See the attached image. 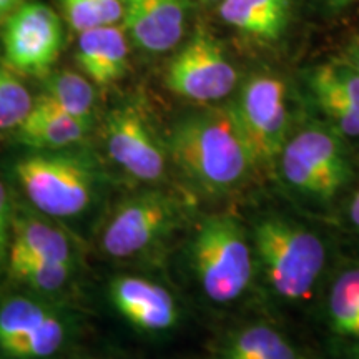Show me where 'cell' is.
Segmentation results:
<instances>
[{"label": "cell", "instance_id": "1", "mask_svg": "<svg viewBox=\"0 0 359 359\" xmlns=\"http://www.w3.org/2000/svg\"><path fill=\"white\" fill-rule=\"evenodd\" d=\"M168 151L193 183L215 193L236 187L255 165L231 103L180 120L170 133Z\"/></svg>", "mask_w": 359, "mask_h": 359}, {"label": "cell", "instance_id": "2", "mask_svg": "<svg viewBox=\"0 0 359 359\" xmlns=\"http://www.w3.org/2000/svg\"><path fill=\"white\" fill-rule=\"evenodd\" d=\"M13 175L30 205L48 218H77L97 196L100 175L87 156L70 151H39L13 165Z\"/></svg>", "mask_w": 359, "mask_h": 359}, {"label": "cell", "instance_id": "3", "mask_svg": "<svg viewBox=\"0 0 359 359\" xmlns=\"http://www.w3.org/2000/svg\"><path fill=\"white\" fill-rule=\"evenodd\" d=\"M255 246L269 285L283 299L309 298L326 263L320 238L302 224L269 217L255 228Z\"/></svg>", "mask_w": 359, "mask_h": 359}, {"label": "cell", "instance_id": "4", "mask_svg": "<svg viewBox=\"0 0 359 359\" xmlns=\"http://www.w3.org/2000/svg\"><path fill=\"white\" fill-rule=\"evenodd\" d=\"M191 258L201 288L213 302L230 303L248 288L251 250L240 223L230 215H213L200 224Z\"/></svg>", "mask_w": 359, "mask_h": 359}, {"label": "cell", "instance_id": "5", "mask_svg": "<svg viewBox=\"0 0 359 359\" xmlns=\"http://www.w3.org/2000/svg\"><path fill=\"white\" fill-rule=\"evenodd\" d=\"M280 167L291 188L316 200H331L351 177L346 148L331 127L306 128L286 142Z\"/></svg>", "mask_w": 359, "mask_h": 359}, {"label": "cell", "instance_id": "6", "mask_svg": "<svg viewBox=\"0 0 359 359\" xmlns=\"http://www.w3.org/2000/svg\"><path fill=\"white\" fill-rule=\"evenodd\" d=\"M231 105L255 163H271L276 160L288 142L290 130L285 82L271 74L253 75L246 80Z\"/></svg>", "mask_w": 359, "mask_h": 359}, {"label": "cell", "instance_id": "7", "mask_svg": "<svg viewBox=\"0 0 359 359\" xmlns=\"http://www.w3.org/2000/svg\"><path fill=\"white\" fill-rule=\"evenodd\" d=\"M236 82V69L223 45L203 25L172 58L167 70V85L175 95L198 103L222 100L230 95Z\"/></svg>", "mask_w": 359, "mask_h": 359}, {"label": "cell", "instance_id": "8", "mask_svg": "<svg viewBox=\"0 0 359 359\" xmlns=\"http://www.w3.org/2000/svg\"><path fill=\"white\" fill-rule=\"evenodd\" d=\"M69 320L40 298L13 296L0 304V351L12 359H45L60 351Z\"/></svg>", "mask_w": 359, "mask_h": 359}, {"label": "cell", "instance_id": "9", "mask_svg": "<svg viewBox=\"0 0 359 359\" xmlns=\"http://www.w3.org/2000/svg\"><path fill=\"white\" fill-rule=\"evenodd\" d=\"M177 205L168 195L147 191L125 200L114 210L100 238L103 253L115 259L142 255L172 230Z\"/></svg>", "mask_w": 359, "mask_h": 359}, {"label": "cell", "instance_id": "10", "mask_svg": "<svg viewBox=\"0 0 359 359\" xmlns=\"http://www.w3.org/2000/svg\"><path fill=\"white\" fill-rule=\"evenodd\" d=\"M2 39L11 69L29 75H45L62 52L64 27L50 7L30 2L12 12Z\"/></svg>", "mask_w": 359, "mask_h": 359}, {"label": "cell", "instance_id": "11", "mask_svg": "<svg viewBox=\"0 0 359 359\" xmlns=\"http://www.w3.org/2000/svg\"><path fill=\"white\" fill-rule=\"evenodd\" d=\"M103 138L110 158L130 177L156 182L165 175V151L145 115L137 107L123 105L105 118Z\"/></svg>", "mask_w": 359, "mask_h": 359}, {"label": "cell", "instance_id": "12", "mask_svg": "<svg viewBox=\"0 0 359 359\" xmlns=\"http://www.w3.org/2000/svg\"><path fill=\"white\" fill-rule=\"evenodd\" d=\"M309 90L331 128L341 137L359 138V70L348 60H333L313 69Z\"/></svg>", "mask_w": 359, "mask_h": 359}, {"label": "cell", "instance_id": "13", "mask_svg": "<svg viewBox=\"0 0 359 359\" xmlns=\"http://www.w3.org/2000/svg\"><path fill=\"white\" fill-rule=\"evenodd\" d=\"M188 8V0H123V30L143 52H168L183 39Z\"/></svg>", "mask_w": 359, "mask_h": 359}, {"label": "cell", "instance_id": "14", "mask_svg": "<svg viewBox=\"0 0 359 359\" xmlns=\"http://www.w3.org/2000/svg\"><path fill=\"white\" fill-rule=\"evenodd\" d=\"M110 299L122 316L143 331H165L175 326L178 309L172 294L154 281L118 276L110 283Z\"/></svg>", "mask_w": 359, "mask_h": 359}, {"label": "cell", "instance_id": "15", "mask_svg": "<svg viewBox=\"0 0 359 359\" xmlns=\"http://www.w3.org/2000/svg\"><path fill=\"white\" fill-rule=\"evenodd\" d=\"M88 130L90 123L69 115L40 93L34 98L29 115L15 128V140L37 151L64 150L83 140Z\"/></svg>", "mask_w": 359, "mask_h": 359}, {"label": "cell", "instance_id": "16", "mask_svg": "<svg viewBox=\"0 0 359 359\" xmlns=\"http://www.w3.org/2000/svg\"><path fill=\"white\" fill-rule=\"evenodd\" d=\"M75 58L93 83L107 87L128 69V39L123 27L100 25L79 34Z\"/></svg>", "mask_w": 359, "mask_h": 359}, {"label": "cell", "instance_id": "17", "mask_svg": "<svg viewBox=\"0 0 359 359\" xmlns=\"http://www.w3.org/2000/svg\"><path fill=\"white\" fill-rule=\"evenodd\" d=\"M8 251L50 259V262L75 264L74 246L67 233L62 231L50 219L25 210L12 212Z\"/></svg>", "mask_w": 359, "mask_h": 359}, {"label": "cell", "instance_id": "18", "mask_svg": "<svg viewBox=\"0 0 359 359\" xmlns=\"http://www.w3.org/2000/svg\"><path fill=\"white\" fill-rule=\"evenodd\" d=\"M219 15L248 37L278 40L288 27L291 0H222Z\"/></svg>", "mask_w": 359, "mask_h": 359}, {"label": "cell", "instance_id": "19", "mask_svg": "<svg viewBox=\"0 0 359 359\" xmlns=\"http://www.w3.org/2000/svg\"><path fill=\"white\" fill-rule=\"evenodd\" d=\"M42 93L69 115L92 125L95 88L87 77L70 70L53 72L45 77Z\"/></svg>", "mask_w": 359, "mask_h": 359}, {"label": "cell", "instance_id": "20", "mask_svg": "<svg viewBox=\"0 0 359 359\" xmlns=\"http://www.w3.org/2000/svg\"><path fill=\"white\" fill-rule=\"evenodd\" d=\"M7 263L12 278L39 293H55L62 290L72 280L75 271V264L72 263L50 262L12 251H8Z\"/></svg>", "mask_w": 359, "mask_h": 359}, {"label": "cell", "instance_id": "21", "mask_svg": "<svg viewBox=\"0 0 359 359\" xmlns=\"http://www.w3.org/2000/svg\"><path fill=\"white\" fill-rule=\"evenodd\" d=\"M327 313L334 333L359 339V268L348 269L334 281Z\"/></svg>", "mask_w": 359, "mask_h": 359}, {"label": "cell", "instance_id": "22", "mask_svg": "<svg viewBox=\"0 0 359 359\" xmlns=\"http://www.w3.org/2000/svg\"><path fill=\"white\" fill-rule=\"evenodd\" d=\"M223 359H296V354L278 331L253 326L231 341Z\"/></svg>", "mask_w": 359, "mask_h": 359}, {"label": "cell", "instance_id": "23", "mask_svg": "<svg viewBox=\"0 0 359 359\" xmlns=\"http://www.w3.org/2000/svg\"><path fill=\"white\" fill-rule=\"evenodd\" d=\"M70 27L77 32L100 25H115L123 17V0H60Z\"/></svg>", "mask_w": 359, "mask_h": 359}, {"label": "cell", "instance_id": "24", "mask_svg": "<svg viewBox=\"0 0 359 359\" xmlns=\"http://www.w3.org/2000/svg\"><path fill=\"white\" fill-rule=\"evenodd\" d=\"M34 98L12 72L0 69V133L15 130L32 109Z\"/></svg>", "mask_w": 359, "mask_h": 359}, {"label": "cell", "instance_id": "25", "mask_svg": "<svg viewBox=\"0 0 359 359\" xmlns=\"http://www.w3.org/2000/svg\"><path fill=\"white\" fill-rule=\"evenodd\" d=\"M11 223L12 203L8 198L7 187L0 180V266L7 262L8 246H11Z\"/></svg>", "mask_w": 359, "mask_h": 359}, {"label": "cell", "instance_id": "26", "mask_svg": "<svg viewBox=\"0 0 359 359\" xmlns=\"http://www.w3.org/2000/svg\"><path fill=\"white\" fill-rule=\"evenodd\" d=\"M358 0H320L321 11L327 17H338L343 12H346L349 7L354 6Z\"/></svg>", "mask_w": 359, "mask_h": 359}, {"label": "cell", "instance_id": "27", "mask_svg": "<svg viewBox=\"0 0 359 359\" xmlns=\"http://www.w3.org/2000/svg\"><path fill=\"white\" fill-rule=\"evenodd\" d=\"M349 219H351L353 226L356 228L359 233V188L353 195L351 203H349Z\"/></svg>", "mask_w": 359, "mask_h": 359}, {"label": "cell", "instance_id": "28", "mask_svg": "<svg viewBox=\"0 0 359 359\" xmlns=\"http://www.w3.org/2000/svg\"><path fill=\"white\" fill-rule=\"evenodd\" d=\"M22 0H0V19L7 17L12 13L17 7H20Z\"/></svg>", "mask_w": 359, "mask_h": 359}, {"label": "cell", "instance_id": "29", "mask_svg": "<svg viewBox=\"0 0 359 359\" xmlns=\"http://www.w3.org/2000/svg\"><path fill=\"white\" fill-rule=\"evenodd\" d=\"M344 60H348L349 64L354 65L359 70V45H354V47L349 48L346 57H344Z\"/></svg>", "mask_w": 359, "mask_h": 359}]
</instances>
